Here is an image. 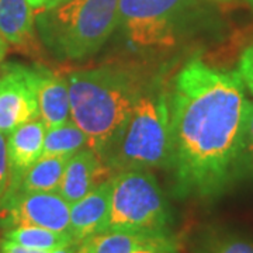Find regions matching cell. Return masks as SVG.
<instances>
[{
    "label": "cell",
    "mask_w": 253,
    "mask_h": 253,
    "mask_svg": "<svg viewBox=\"0 0 253 253\" xmlns=\"http://www.w3.org/2000/svg\"><path fill=\"white\" fill-rule=\"evenodd\" d=\"M170 99V161L179 199L211 201L235 180L248 101L238 71L193 58L177 73Z\"/></svg>",
    "instance_id": "obj_1"
},
{
    "label": "cell",
    "mask_w": 253,
    "mask_h": 253,
    "mask_svg": "<svg viewBox=\"0 0 253 253\" xmlns=\"http://www.w3.org/2000/svg\"><path fill=\"white\" fill-rule=\"evenodd\" d=\"M71 118L87 138V148L101 156L126 124L146 84L128 68L106 65L68 78Z\"/></svg>",
    "instance_id": "obj_2"
},
{
    "label": "cell",
    "mask_w": 253,
    "mask_h": 253,
    "mask_svg": "<svg viewBox=\"0 0 253 253\" xmlns=\"http://www.w3.org/2000/svg\"><path fill=\"white\" fill-rule=\"evenodd\" d=\"M100 158L116 173L169 166L170 99L162 82H146L126 124Z\"/></svg>",
    "instance_id": "obj_3"
},
{
    "label": "cell",
    "mask_w": 253,
    "mask_h": 253,
    "mask_svg": "<svg viewBox=\"0 0 253 253\" xmlns=\"http://www.w3.org/2000/svg\"><path fill=\"white\" fill-rule=\"evenodd\" d=\"M118 26V0H65L38 18L48 48L62 59L97 52Z\"/></svg>",
    "instance_id": "obj_4"
},
{
    "label": "cell",
    "mask_w": 253,
    "mask_h": 253,
    "mask_svg": "<svg viewBox=\"0 0 253 253\" xmlns=\"http://www.w3.org/2000/svg\"><path fill=\"white\" fill-rule=\"evenodd\" d=\"M111 180L110 212L103 232L172 234V207L152 173L126 170Z\"/></svg>",
    "instance_id": "obj_5"
},
{
    "label": "cell",
    "mask_w": 253,
    "mask_h": 253,
    "mask_svg": "<svg viewBox=\"0 0 253 253\" xmlns=\"http://www.w3.org/2000/svg\"><path fill=\"white\" fill-rule=\"evenodd\" d=\"M197 11V0H118V26L139 51L173 46Z\"/></svg>",
    "instance_id": "obj_6"
},
{
    "label": "cell",
    "mask_w": 253,
    "mask_h": 253,
    "mask_svg": "<svg viewBox=\"0 0 253 253\" xmlns=\"http://www.w3.org/2000/svg\"><path fill=\"white\" fill-rule=\"evenodd\" d=\"M40 118L34 83V68L6 63L0 75V132L13 129Z\"/></svg>",
    "instance_id": "obj_7"
},
{
    "label": "cell",
    "mask_w": 253,
    "mask_h": 253,
    "mask_svg": "<svg viewBox=\"0 0 253 253\" xmlns=\"http://www.w3.org/2000/svg\"><path fill=\"white\" fill-rule=\"evenodd\" d=\"M4 225H36L71 234V204L59 193L38 191L18 194L4 211Z\"/></svg>",
    "instance_id": "obj_8"
},
{
    "label": "cell",
    "mask_w": 253,
    "mask_h": 253,
    "mask_svg": "<svg viewBox=\"0 0 253 253\" xmlns=\"http://www.w3.org/2000/svg\"><path fill=\"white\" fill-rule=\"evenodd\" d=\"M46 126L41 118L17 126L7 138V156L10 165V190L1 214L16 196L24 174L42 156Z\"/></svg>",
    "instance_id": "obj_9"
},
{
    "label": "cell",
    "mask_w": 253,
    "mask_h": 253,
    "mask_svg": "<svg viewBox=\"0 0 253 253\" xmlns=\"http://www.w3.org/2000/svg\"><path fill=\"white\" fill-rule=\"evenodd\" d=\"M107 172H113L94 151L83 148L69 158L65 168L58 193L69 204L84 197L97 184L107 179Z\"/></svg>",
    "instance_id": "obj_10"
},
{
    "label": "cell",
    "mask_w": 253,
    "mask_h": 253,
    "mask_svg": "<svg viewBox=\"0 0 253 253\" xmlns=\"http://www.w3.org/2000/svg\"><path fill=\"white\" fill-rule=\"evenodd\" d=\"M111 179L97 184L84 197L71 204V235L75 244L103 232L110 212Z\"/></svg>",
    "instance_id": "obj_11"
},
{
    "label": "cell",
    "mask_w": 253,
    "mask_h": 253,
    "mask_svg": "<svg viewBox=\"0 0 253 253\" xmlns=\"http://www.w3.org/2000/svg\"><path fill=\"white\" fill-rule=\"evenodd\" d=\"M177 245L172 234L101 232L75 244V253H135L142 249Z\"/></svg>",
    "instance_id": "obj_12"
},
{
    "label": "cell",
    "mask_w": 253,
    "mask_h": 253,
    "mask_svg": "<svg viewBox=\"0 0 253 253\" xmlns=\"http://www.w3.org/2000/svg\"><path fill=\"white\" fill-rule=\"evenodd\" d=\"M34 83L40 110V118L46 128L63 124L71 118L68 81L49 72L48 69L34 68Z\"/></svg>",
    "instance_id": "obj_13"
},
{
    "label": "cell",
    "mask_w": 253,
    "mask_h": 253,
    "mask_svg": "<svg viewBox=\"0 0 253 253\" xmlns=\"http://www.w3.org/2000/svg\"><path fill=\"white\" fill-rule=\"evenodd\" d=\"M0 37L21 48L34 44V9L27 0H0Z\"/></svg>",
    "instance_id": "obj_14"
},
{
    "label": "cell",
    "mask_w": 253,
    "mask_h": 253,
    "mask_svg": "<svg viewBox=\"0 0 253 253\" xmlns=\"http://www.w3.org/2000/svg\"><path fill=\"white\" fill-rule=\"evenodd\" d=\"M68 161V156H41L24 174L16 191V196L38 191L58 193Z\"/></svg>",
    "instance_id": "obj_15"
},
{
    "label": "cell",
    "mask_w": 253,
    "mask_h": 253,
    "mask_svg": "<svg viewBox=\"0 0 253 253\" xmlns=\"http://www.w3.org/2000/svg\"><path fill=\"white\" fill-rule=\"evenodd\" d=\"M191 253H253V238L229 228L211 226L194 239Z\"/></svg>",
    "instance_id": "obj_16"
},
{
    "label": "cell",
    "mask_w": 253,
    "mask_h": 253,
    "mask_svg": "<svg viewBox=\"0 0 253 253\" xmlns=\"http://www.w3.org/2000/svg\"><path fill=\"white\" fill-rule=\"evenodd\" d=\"M3 239H7L30 249L46 251V252H52L75 244L71 234L55 232L51 229L36 225L10 226L4 232Z\"/></svg>",
    "instance_id": "obj_17"
},
{
    "label": "cell",
    "mask_w": 253,
    "mask_h": 253,
    "mask_svg": "<svg viewBox=\"0 0 253 253\" xmlns=\"http://www.w3.org/2000/svg\"><path fill=\"white\" fill-rule=\"evenodd\" d=\"M83 148H87V138L72 118L63 124L46 128L42 156H68L71 158Z\"/></svg>",
    "instance_id": "obj_18"
},
{
    "label": "cell",
    "mask_w": 253,
    "mask_h": 253,
    "mask_svg": "<svg viewBox=\"0 0 253 253\" xmlns=\"http://www.w3.org/2000/svg\"><path fill=\"white\" fill-rule=\"evenodd\" d=\"M235 177L253 179V101H248L244 129L235 162Z\"/></svg>",
    "instance_id": "obj_19"
},
{
    "label": "cell",
    "mask_w": 253,
    "mask_h": 253,
    "mask_svg": "<svg viewBox=\"0 0 253 253\" xmlns=\"http://www.w3.org/2000/svg\"><path fill=\"white\" fill-rule=\"evenodd\" d=\"M10 190V165L7 156V141L0 132V214L7 200Z\"/></svg>",
    "instance_id": "obj_20"
},
{
    "label": "cell",
    "mask_w": 253,
    "mask_h": 253,
    "mask_svg": "<svg viewBox=\"0 0 253 253\" xmlns=\"http://www.w3.org/2000/svg\"><path fill=\"white\" fill-rule=\"evenodd\" d=\"M238 73L244 81L245 87H248V90L253 94V45L248 46L241 55Z\"/></svg>",
    "instance_id": "obj_21"
},
{
    "label": "cell",
    "mask_w": 253,
    "mask_h": 253,
    "mask_svg": "<svg viewBox=\"0 0 253 253\" xmlns=\"http://www.w3.org/2000/svg\"><path fill=\"white\" fill-rule=\"evenodd\" d=\"M0 253H51L46 252V251H37V249H30L26 246H21V245L14 244L11 241L7 239H3L1 244H0Z\"/></svg>",
    "instance_id": "obj_22"
},
{
    "label": "cell",
    "mask_w": 253,
    "mask_h": 253,
    "mask_svg": "<svg viewBox=\"0 0 253 253\" xmlns=\"http://www.w3.org/2000/svg\"><path fill=\"white\" fill-rule=\"evenodd\" d=\"M135 253H177V245L174 246H159V248H149L142 249Z\"/></svg>",
    "instance_id": "obj_23"
},
{
    "label": "cell",
    "mask_w": 253,
    "mask_h": 253,
    "mask_svg": "<svg viewBox=\"0 0 253 253\" xmlns=\"http://www.w3.org/2000/svg\"><path fill=\"white\" fill-rule=\"evenodd\" d=\"M6 54H7V42L0 37V63L3 62Z\"/></svg>",
    "instance_id": "obj_24"
},
{
    "label": "cell",
    "mask_w": 253,
    "mask_h": 253,
    "mask_svg": "<svg viewBox=\"0 0 253 253\" xmlns=\"http://www.w3.org/2000/svg\"><path fill=\"white\" fill-rule=\"evenodd\" d=\"M27 1L33 9H42L45 6L46 0H27Z\"/></svg>",
    "instance_id": "obj_25"
},
{
    "label": "cell",
    "mask_w": 253,
    "mask_h": 253,
    "mask_svg": "<svg viewBox=\"0 0 253 253\" xmlns=\"http://www.w3.org/2000/svg\"><path fill=\"white\" fill-rule=\"evenodd\" d=\"M51 253H75V244L71 245V246H66V248H61V249L52 251Z\"/></svg>",
    "instance_id": "obj_26"
},
{
    "label": "cell",
    "mask_w": 253,
    "mask_h": 253,
    "mask_svg": "<svg viewBox=\"0 0 253 253\" xmlns=\"http://www.w3.org/2000/svg\"><path fill=\"white\" fill-rule=\"evenodd\" d=\"M62 1H65V0H46L45 6L42 7V10L51 9V7H55V6H58L59 3H62Z\"/></svg>",
    "instance_id": "obj_27"
},
{
    "label": "cell",
    "mask_w": 253,
    "mask_h": 253,
    "mask_svg": "<svg viewBox=\"0 0 253 253\" xmlns=\"http://www.w3.org/2000/svg\"><path fill=\"white\" fill-rule=\"evenodd\" d=\"M246 1H248V3L251 4V7H252V9H253V0H246Z\"/></svg>",
    "instance_id": "obj_28"
},
{
    "label": "cell",
    "mask_w": 253,
    "mask_h": 253,
    "mask_svg": "<svg viewBox=\"0 0 253 253\" xmlns=\"http://www.w3.org/2000/svg\"><path fill=\"white\" fill-rule=\"evenodd\" d=\"M217 1H232V0H217Z\"/></svg>",
    "instance_id": "obj_29"
},
{
    "label": "cell",
    "mask_w": 253,
    "mask_h": 253,
    "mask_svg": "<svg viewBox=\"0 0 253 253\" xmlns=\"http://www.w3.org/2000/svg\"><path fill=\"white\" fill-rule=\"evenodd\" d=\"M0 75H1V69H0Z\"/></svg>",
    "instance_id": "obj_30"
}]
</instances>
